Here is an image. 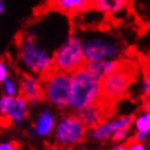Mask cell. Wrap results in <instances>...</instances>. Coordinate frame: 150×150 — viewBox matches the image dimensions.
<instances>
[{"label": "cell", "instance_id": "obj_21", "mask_svg": "<svg viewBox=\"0 0 150 150\" xmlns=\"http://www.w3.org/2000/svg\"><path fill=\"white\" fill-rule=\"evenodd\" d=\"M144 92H145V96L149 94L150 92V79H149V75L146 74L145 75V83H144Z\"/></svg>", "mask_w": 150, "mask_h": 150}, {"label": "cell", "instance_id": "obj_3", "mask_svg": "<svg viewBox=\"0 0 150 150\" xmlns=\"http://www.w3.org/2000/svg\"><path fill=\"white\" fill-rule=\"evenodd\" d=\"M136 76V67L132 61H123L121 66L113 73L102 78V96L103 98L116 103L126 94L127 89L134 83Z\"/></svg>", "mask_w": 150, "mask_h": 150}, {"label": "cell", "instance_id": "obj_9", "mask_svg": "<svg viewBox=\"0 0 150 150\" xmlns=\"http://www.w3.org/2000/svg\"><path fill=\"white\" fill-rule=\"evenodd\" d=\"M134 122L132 116H123V117L112 120V121H103L98 123V125L91 127V137L96 139V140H106V139L111 137V135L115 132L116 130L122 129V127H130Z\"/></svg>", "mask_w": 150, "mask_h": 150}, {"label": "cell", "instance_id": "obj_16", "mask_svg": "<svg viewBox=\"0 0 150 150\" xmlns=\"http://www.w3.org/2000/svg\"><path fill=\"white\" fill-rule=\"evenodd\" d=\"M14 97V96H13ZM12 96H4L0 98V116H5L9 110V106L13 100Z\"/></svg>", "mask_w": 150, "mask_h": 150}, {"label": "cell", "instance_id": "obj_10", "mask_svg": "<svg viewBox=\"0 0 150 150\" xmlns=\"http://www.w3.org/2000/svg\"><path fill=\"white\" fill-rule=\"evenodd\" d=\"M19 91H21V96L28 103L36 104L38 102H42L45 99V93L41 81L29 74L25 73L22 74Z\"/></svg>", "mask_w": 150, "mask_h": 150}, {"label": "cell", "instance_id": "obj_7", "mask_svg": "<svg viewBox=\"0 0 150 150\" xmlns=\"http://www.w3.org/2000/svg\"><path fill=\"white\" fill-rule=\"evenodd\" d=\"M113 107L115 103L107 100L106 98H102L94 104L76 111V117L85 127H93L110 118L113 113Z\"/></svg>", "mask_w": 150, "mask_h": 150}, {"label": "cell", "instance_id": "obj_20", "mask_svg": "<svg viewBox=\"0 0 150 150\" xmlns=\"http://www.w3.org/2000/svg\"><path fill=\"white\" fill-rule=\"evenodd\" d=\"M8 78V67L4 61H0V84Z\"/></svg>", "mask_w": 150, "mask_h": 150}, {"label": "cell", "instance_id": "obj_2", "mask_svg": "<svg viewBox=\"0 0 150 150\" xmlns=\"http://www.w3.org/2000/svg\"><path fill=\"white\" fill-rule=\"evenodd\" d=\"M45 98L59 108L69 106L70 89H71V73L55 69L54 66L41 75Z\"/></svg>", "mask_w": 150, "mask_h": 150}, {"label": "cell", "instance_id": "obj_22", "mask_svg": "<svg viewBox=\"0 0 150 150\" xmlns=\"http://www.w3.org/2000/svg\"><path fill=\"white\" fill-rule=\"evenodd\" d=\"M127 149V146H115V150H126Z\"/></svg>", "mask_w": 150, "mask_h": 150}, {"label": "cell", "instance_id": "obj_12", "mask_svg": "<svg viewBox=\"0 0 150 150\" xmlns=\"http://www.w3.org/2000/svg\"><path fill=\"white\" fill-rule=\"evenodd\" d=\"M129 4L130 0H91V9L107 16H116L122 13Z\"/></svg>", "mask_w": 150, "mask_h": 150}, {"label": "cell", "instance_id": "obj_1", "mask_svg": "<svg viewBox=\"0 0 150 150\" xmlns=\"http://www.w3.org/2000/svg\"><path fill=\"white\" fill-rule=\"evenodd\" d=\"M102 79L97 78L83 67L71 73V89L69 106L75 111L97 103L103 98Z\"/></svg>", "mask_w": 150, "mask_h": 150}, {"label": "cell", "instance_id": "obj_5", "mask_svg": "<svg viewBox=\"0 0 150 150\" xmlns=\"http://www.w3.org/2000/svg\"><path fill=\"white\" fill-rule=\"evenodd\" d=\"M85 62L81 42L76 36H70L52 56V66L67 73H74L83 67Z\"/></svg>", "mask_w": 150, "mask_h": 150}, {"label": "cell", "instance_id": "obj_13", "mask_svg": "<svg viewBox=\"0 0 150 150\" xmlns=\"http://www.w3.org/2000/svg\"><path fill=\"white\" fill-rule=\"evenodd\" d=\"M28 113V102L23 97H13V100L9 106V110L6 112L5 117L9 120L10 125L13 123H21L24 121Z\"/></svg>", "mask_w": 150, "mask_h": 150}, {"label": "cell", "instance_id": "obj_11", "mask_svg": "<svg viewBox=\"0 0 150 150\" xmlns=\"http://www.w3.org/2000/svg\"><path fill=\"white\" fill-rule=\"evenodd\" d=\"M47 6L67 16H76L91 9V0H48Z\"/></svg>", "mask_w": 150, "mask_h": 150}, {"label": "cell", "instance_id": "obj_17", "mask_svg": "<svg viewBox=\"0 0 150 150\" xmlns=\"http://www.w3.org/2000/svg\"><path fill=\"white\" fill-rule=\"evenodd\" d=\"M129 131H130V127H122V129L116 130L115 132L111 135L112 141H115V142H120V141H122L123 139H125V137L127 136Z\"/></svg>", "mask_w": 150, "mask_h": 150}, {"label": "cell", "instance_id": "obj_19", "mask_svg": "<svg viewBox=\"0 0 150 150\" xmlns=\"http://www.w3.org/2000/svg\"><path fill=\"white\" fill-rule=\"evenodd\" d=\"M18 148H19V142H17V141L0 142V150H16Z\"/></svg>", "mask_w": 150, "mask_h": 150}, {"label": "cell", "instance_id": "obj_6", "mask_svg": "<svg viewBox=\"0 0 150 150\" xmlns=\"http://www.w3.org/2000/svg\"><path fill=\"white\" fill-rule=\"evenodd\" d=\"M87 135V127L76 117V115H67L59 122L55 131L56 142L61 146H75L83 142Z\"/></svg>", "mask_w": 150, "mask_h": 150}, {"label": "cell", "instance_id": "obj_8", "mask_svg": "<svg viewBox=\"0 0 150 150\" xmlns=\"http://www.w3.org/2000/svg\"><path fill=\"white\" fill-rule=\"evenodd\" d=\"M85 61H100L112 59L120 54V48L116 43L107 42L104 40L96 38L88 41L85 45L81 43Z\"/></svg>", "mask_w": 150, "mask_h": 150}, {"label": "cell", "instance_id": "obj_14", "mask_svg": "<svg viewBox=\"0 0 150 150\" xmlns=\"http://www.w3.org/2000/svg\"><path fill=\"white\" fill-rule=\"evenodd\" d=\"M54 127H55V118L50 113V111L46 110L40 113L32 132L35 135H40V136H47V135L52 132Z\"/></svg>", "mask_w": 150, "mask_h": 150}, {"label": "cell", "instance_id": "obj_23", "mask_svg": "<svg viewBox=\"0 0 150 150\" xmlns=\"http://www.w3.org/2000/svg\"><path fill=\"white\" fill-rule=\"evenodd\" d=\"M3 10H4V4H3V1L0 0V13H3Z\"/></svg>", "mask_w": 150, "mask_h": 150}, {"label": "cell", "instance_id": "obj_4", "mask_svg": "<svg viewBox=\"0 0 150 150\" xmlns=\"http://www.w3.org/2000/svg\"><path fill=\"white\" fill-rule=\"evenodd\" d=\"M22 40L18 42L19 56L23 64L32 73L42 75L52 67V57L43 48L37 46L35 35H23Z\"/></svg>", "mask_w": 150, "mask_h": 150}, {"label": "cell", "instance_id": "obj_18", "mask_svg": "<svg viewBox=\"0 0 150 150\" xmlns=\"http://www.w3.org/2000/svg\"><path fill=\"white\" fill-rule=\"evenodd\" d=\"M4 83V92H5V96H16L17 93V88H16V84H14V81L12 79H6L3 81Z\"/></svg>", "mask_w": 150, "mask_h": 150}, {"label": "cell", "instance_id": "obj_15", "mask_svg": "<svg viewBox=\"0 0 150 150\" xmlns=\"http://www.w3.org/2000/svg\"><path fill=\"white\" fill-rule=\"evenodd\" d=\"M135 125H136V130L141 131V132H148L150 131V113L149 111H145L141 113L139 117L135 120Z\"/></svg>", "mask_w": 150, "mask_h": 150}]
</instances>
